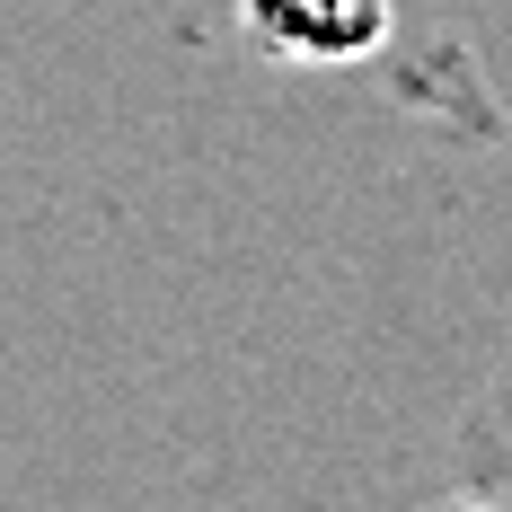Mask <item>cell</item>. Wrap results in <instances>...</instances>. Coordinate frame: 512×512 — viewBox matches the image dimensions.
I'll use <instances>...</instances> for the list:
<instances>
[{
  "label": "cell",
  "instance_id": "cell-1",
  "mask_svg": "<svg viewBox=\"0 0 512 512\" xmlns=\"http://www.w3.org/2000/svg\"><path fill=\"white\" fill-rule=\"evenodd\" d=\"M239 18L292 62H362L389 45V0H239Z\"/></svg>",
  "mask_w": 512,
  "mask_h": 512
}]
</instances>
